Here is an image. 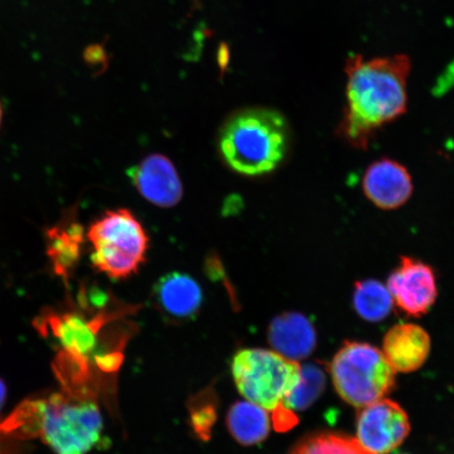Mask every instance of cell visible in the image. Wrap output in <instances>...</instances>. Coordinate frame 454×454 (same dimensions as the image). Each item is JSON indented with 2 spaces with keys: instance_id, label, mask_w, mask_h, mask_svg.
<instances>
[{
  "instance_id": "16",
  "label": "cell",
  "mask_w": 454,
  "mask_h": 454,
  "mask_svg": "<svg viewBox=\"0 0 454 454\" xmlns=\"http://www.w3.org/2000/svg\"><path fill=\"white\" fill-rule=\"evenodd\" d=\"M394 300L387 287L373 279L356 283L354 293L355 309L363 319L382 321L389 315Z\"/></svg>"
},
{
  "instance_id": "19",
  "label": "cell",
  "mask_w": 454,
  "mask_h": 454,
  "mask_svg": "<svg viewBox=\"0 0 454 454\" xmlns=\"http://www.w3.org/2000/svg\"><path fill=\"white\" fill-rule=\"evenodd\" d=\"M79 230V227L72 225L67 230L56 229L50 231L49 253L59 274H64L77 260L78 239L82 236Z\"/></svg>"
},
{
  "instance_id": "13",
  "label": "cell",
  "mask_w": 454,
  "mask_h": 454,
  "mask_svg": "<svg viewBox=\"0 0 454 454\" xmlns=\"http://www.w3.org/2000/svg\"><path fill=\"white\" fill-rule=\"evenodd\" d=\"M154 297L160 309L174 319H192L202 304L200 286L192 277L170 272L158 281Z\"/></svg>"
},
{
  "instance_id": "14",
  "label": "cell",
  "mask_w": 454,
  "mask_h": 454,
  "mask_svg": "<svg viewBox=\"0 0 454 454\" xmlns=\"http://www.w3.org/2000/svg\"><path fill=\"white\" fill-rule=\"evenodd\" d=\"M227 427L241 445H257L268 438L270 418L268 411L253 402H238L227 414Z\"/></svg>"
},
{
  "instance_id": "22",
  "label": "cell",
  "mask_w": 454,
  "mask_h": 454,
  "mask_svg": "<svg viewBox=\"0 0 454 454\" xmlns=\"http://www.w3.org/2000/svg\"><path fill=\"white\" fill-rule=\"evenodd\" d=\"M0 122H2V107H0Z\"/></svg>"
},
{
  "instance_id": "10",
  "label": "cell",
  "mask_w": 454,
  "mask_h": 454,
  "mask_svg": "<svg viewBox=\"0 0 454 454\" xmlns=\"http://www.w3.org/2000/svg\"><path fill=\"white\" fill-rule=\"evenodd\" d=\"M128 175L140 194L157 207H173L184 196L177 170L166 156H147Z\"/></svg>"
},
{
  "instance_id": "11",
  "label": "cell",
  "mask_w": 454,
  "mask_h": 454,
  "mask_svg": "<svg viewBox=\"0 0 454 454\" xmlns=\"http://www.w3.org/2000/svg\"><path fill=\"white\" fill-rule=\"evenodd\" d=\"M383 350L395 372H416L427 360L430 337L421 326L411 323L395 325L386 333Z\"/></svg>"
},
{
  "instance_id": "5",
  "label": "cell",
  "mask_w": 454,
  "mask_h": 454,
  "mask_svg": "<svg viewBox=\"0 0 454 454\" xmlns=\"http://www.w3.org/2000/svg\"><path fill=\"white\" fill-rule=\"evenodd\" d=\"M334 388L357 408L383 399L393 390L395 369L381 350L372 345L346 342L329 365Z\"/></svg>"
},
{
  "instance_id": "12",
  "label": "cell",
  "mask_w": 454,
  "mask_h": 454,
  "mask_svg": "<svg viewBox=\"0 0 454 454\" xmlns=\"http://www.w3.org/2000/svg\"><path fill=\"white\" fill-rule=\"evenodd\" d=\"M314 326L298 312H286L275 317L269 329V340L278 354L294 361L309 356L316 346Z\"/></svg>"
},
{
  "instance_id": "6",
  "label": "cell",
  "mask_w": 454,
  "mask_h": 454,
  "mask_svg": "<svg viewBox=\"0 0 454 454\" xmlns=\"http://www.w3.org/2000/svg\"><path fill=\"white\" fill-rule=\"evenodd\" d=\"M231 373L247 401L274 412L299 383L301 366L277 351L243 349L232 360Z\"/></svg>"
},
{
  "instance_id": "9",
  "label": "cell",
  "mask_w": 454,
  "mask_h": 454,
  "mask_svg": "<svg viewBox=\"0 0 454 454\" xmlns=\"http://www.w3.org/2000/svg\"><path fill=\"white\" fill-rule=\"evenodd\" d=\"M362 189L374 207L394 211L410 201L413 183L411 173L402 163L381 158L369 164L363 175Z\"/></svg>"
},
{
  "instance_id": "8",
  "label": "cell",
  "mask_w": 454,
  "mask_h": 454,
  "mask_svg": "<svg viewBox=\"0 0 454 454\" xmlns=\"http://www.w3.org/2000/svg\"><path fill=\"white\" fill-rule=\"evenodd\" d=\"M387 288L394 302L411 317H421L438 297L433 268L421 260L402 255L400 263L388 278Z\"/></svg>"
},
{
  "instance_id": "23",
  "label": "cell",
  "mask_w": 454,
  "mask_h": 454,
  "mask_svg": "<svg viewBox=\"0 0 454 454\" xmlns=\"http://www.w3.org/2000/svg\"><path fill=\"white\" fill-rule=\"evenodd\" d=\"M0 454H8L3 451L2 448H0Z\"/></svg>"
},
{
  "instance_id": "18",
  "label": "cell",
  "mask_w": 454,
  "mask_h": 454,
  "mask_svg": "<svg viewBox=\"0 0 454 454\" xmlns=\"http://www.w3.org/2000/svg\"><path fill=\"white\" fill-rule=\"evenodd\" d=\"M325 387V376L319 367H301L300 381L283 401L281 407L291 411H304L320 396Z\"/></svg>"
},
{
  "instance_id": "7",
  "label": "cell",
  "mask_w": 454,
  "mask_h": 454,
  "mask_svg": "<svg viewBox=\"0 0 454 454\" xmlns=\"http://www.w3.org/2000/svg\"><path fill=\"white\" fill-rule=\"evenodd\" d=\"M410 433V419L394 401L379 400L363 407L357 414V441L374 454L394 451Z\"/></svg>"
},
{
  "instance_id": "3",
  "label": "cell",
  "mask_w": 454,
  "mask_h": 454,
  "mask_svg": "<svg viewBox=\"0 0 454 454\" xmlns=\"http://www.w3.org/2000/svg\"><path fill=\"white\" fill-rule=\"evenodd\" d=\"M288 124L280 112L254 107L238 112L219 136L221 156L236 173L258 177L280 166L288 147Z\"/></svg>"
},
{
  "instance_id": "1",
  "label": "cell",
  "mask_w": 454,
  "mask_h": 454,
  "mask_svg": "<svg viewBox=\"0 0 454 454\" xmlns=\"http://www.w3.org/2000/svg\"><path fill=\"white\" fill-rule=\"evenodd\" d=\"M410 57L397 54L346 59V106L339 135L354 147L366 150L374 135L407 111Z\"/></svg>"
},
{
  "instance_id": "20",
  "label": "cell",
  "mask_w": 454,
  "mask_h": 454,
  "mask_svg": "<svg viewBox=\"0 0 454 454\" xmlns=\"http://www.w3.org/2000/svg\"><path fill=\"white\" fill-rule=\"evenodd\" d=\"M85 59L92 65H106L107 61V53L104 45L94 44L85 52Z\"/></svg>"
},
{
  "instance_id": "4",
  "label": "cell",
  "mask_w": 454,
  "mask_h": 454,
  "mask_svg": "<svg viewBox=\"0 0 454 454\" xmlns=\"http://www.w3.org/2000/svg\"><path fill=\"white\" fill-rule=\"evenodd\" d=\"M90 260L96 270L112 279L135 274L145 261L149 237L144 226L127 208L106 212L90 225Z\"/></svg>"
},
{
  "instance_id": "15",
  "label": "cell",
  "mask_w": 454,
  "mask_h": 454,
  "mask_svg": "<svg viewBox=\"0 0 454 454\" xmlns=\"http://www.w3.org/2000/svg\"><path fill=\"white\" fill-rule=\"evenodd\" d=\"M48 325L65 348V354L84 360L96 344L95 328L76 315L48 317Z\"/></svg>"
},
{
  "instance_id": "17",
  "label": "cell",
  "mask_w": 454,
  "mask_h": 454,
  "mask_svg": "<svg viewBox=\"0 0 454 454\" xmlns=\"http://www.w3.org/2000/svg\"><path fill=\"white\" fill-rule=\"evenodd\" d=\"M293 454H374L361 442L339 434H319L303 439L294 448Z\"/></svg>"
},
{
  "instance_id": "21",
  "label": "cell",
  "mask_w": 454,
  "mask_h": 454,
  "mask_svg": "<svg viewBox=\"0 0 454 454\" xmlns=\"http://www.w3.org/2000/svg\"><path fill=\"white\" fill-rule=\"evenodd\" d=\"M5 397H7V387H5L3 380L0 379V411H3L4 406Z\"/></svg>"
},
{
  "instance_id": "2",
  "label": "cell",
  "mask_w": 454,
  "mask_h": 454,
  "mask_svg": "<svg viewBox=\"0 0 454 454\" xmlns=\"http://www.w3.org/2000/svg\"><path fill=\"white\" fill-rule=\"evenodd\" d=\"M104 421L98 405L70 393L22 403L0 423V434L41 438L56 454H87L100 445Z\"/></svg>"
}]
</instances>
